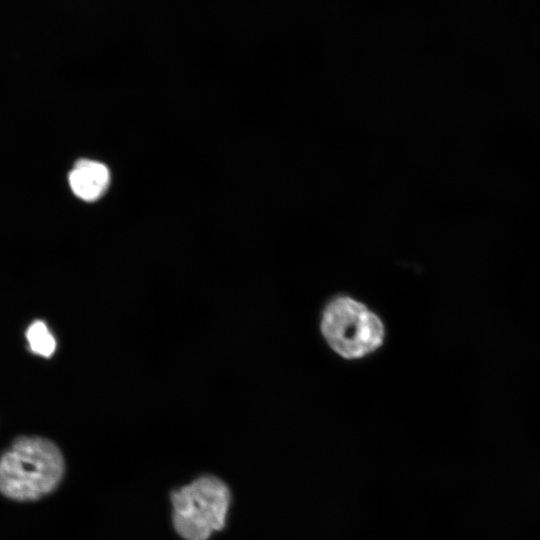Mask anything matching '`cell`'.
I'll return each mask as SVG.
<instances>
[{"label": "cell", "instance_id": "cell-3", "mask_svg": "<svg viewBox=\"0 0 540 540\" xmlns=\"http://www.w3.org/2000/svg\"><path fill=\"white\" fill-rule=\"evenodd\" d=\"M228 486L215 476H201L171 494L172 521L184 540H208L221 530L230 506Z\"/></svg>", "mask_w": 540, "mask_h": 540}, {"label": "cell", "instance_id": "cell-1", "mask_svg": "<svg viewBox=\"0 0 540 540\" xmlns=\"http://www.w3.org/2000/svg\"><path fill=\"white\" fill-rule=\"evenodd\" d=\"M65 470L58 446L42 437L22 436L0 456V493L16 501H33L51 493Z\"/></svg>", "mask_w": 540, "mask_h": 540}, {"label": "cell", "instance_id": "cell-2", "mask_svg": "<svg viewBox=\"0 0 540 540\" xmlns=\"http://www.w3.org/2000/svg\"><path fill=\"white\" fill-rule=\"evenodd\" d=\"M322 337L337 355L356 360L383 345L385 329L381 318L368 306L348 295L330 299L322 310Z\"/></svg>", "mask_w": 540, "mask_h": 540}, {"label": "cell", "instance_id": "cell-5", "mask_svg": "<svg viewBox=\"0 0 540 540\" xmlns=\"http://www.w3.org/2000/svg\"><path fill=\"white\" fill-rule=\"evenodd\" d=\"M31 351L42 357H50L56 348V340L46 324L40 320L33 322L26 331Z\"/></svg>", "mask_w": 540, "mask_h": 540}, {"label": "cell", "instance_id": "cell-4", "mask_svg": "<svg viewBox=\"0 0 540 540\" xmlns=\"http://www.w3.org/2000/svg\"><path fill=\"white\" fill-rule=\"evenodd\" d=\"M109 182L108 168L93 160H79L69 173V184L72 191L85 201H95L101 197Z\"/></svg>", "mask_w": 540, "mask_h": 540}]
</instances>
